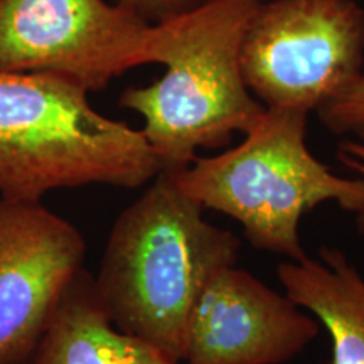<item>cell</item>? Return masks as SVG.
<instances>
[{
    "instance_id": "obj_13",
    "label": "cell",
    "mask_w": 364,
    "mask_h": 364,
    "mask_svg": "<svg viewBox=\"0 0 364 364\" xmlns=\"http://www.w3.org/2000/svg\"><path fill=\"white\" fill-rule=\"evenodd\" d=\"M338 159L354 176L364 177V134L341 140L338 145ZM353 216L358 233L364 236V209Z\"/></svg>"
},
{
    "instance_id": "obj_12",
    "label": "cell",
    "mask_w": 364,
    "mask_h": 364,
    "mask_svg": "<svg viewBox=\"0 0 364 364\" xmlns=\"http://www.w3.org/2000/svg\"><path fill=\"white\" fill-rule=\"evenodd\" d=\"M201 2L203 0H117V4L129 9L149 24L188 12Z\"/></svg>"
},
{
    "instance_id": "obj_2",
    "label": "cell",
    "mask_w": 364,
    "mask_h": 364,
    "mask_svg": "<svg viewBox=\"0 0 364 364\" xmlns=\"http://www.w3.org/2000/svg\"><path fill=\"white\" fill-rule=\"evenodd\" d=\"M263 0H203L191 11L150 24L145 65L166 66L149 86H130L118 105L139 113L161 171L181 172L201 149H226L247 135L265 107L241 71V44Z\"/></svg>"
},
{
    "instance_id": "obj_11",
    "label": "cell",
    "mask_w": 364,
    "mask_h": 364,
    "mask_svg": "<svg viewBox=\"0 0 364 364\" xmlns=\"http://www.w3.org/2000/svg\"><path fill=\"white\" fill-rule=\"evenodd\" d=\"M318 120L334 135L364 134V70L359 80L341 97L317 110Z\"/></svg>"
},
{
    "instance_id": "obj_8",
    "label": "cell",
    "mask_w": 364,
    "mask_h": 364,
    "mask_svg": "<svg viewBox=\"0 0 364 364\" xmlns=\"http://www.w3.org/2000/svg\"><path fill=\"white\" fill-rule=\"evenodd\" d=\"M318 334L321 324L292 299L231 265L196 300L181 364H285Z\"/></svg>"
},
{
    "instance_id": "obj_6",
    "label": "cell",
    "mask_w": 364,
    "mask_h": 364,
    "mask_svg": "<svg viewBox=\"0 0 364 364\" xmlns=\"http://www.w3.org/2000/svg\"><path fill=\"white\" fill-rule=\"evenodd\" d=\"M149 29L107 0H0V73H49L100 91L145 65Z\"/></svg>"
},
{
    "instance_id": "obj_3",
    "label": "cell",
    "mask_w": 364,
    "mask_h": 364,
    "mask_svg": "<svg viewBox=\"0 0 364 364\" xmlns=\"http://www.w3.org/2000/svg\"><path fill=\"white\" fill-rule=\"evenodd\" d=\"M159 172L142 132L98 113L85 86L49 73H0L2 198L41 203L91 184L139 189Z\"/></svg>"
},
{
    "instance_id": "obj_4",
    "label": "cell",
    "mask_w": 364,
    "mask_h": 364,
    "mask_svg": "<svg viewBox=\"0 0 364 364\" xmlns=\"http://www.w3.org/2000/svg\"><path fill=\"white\" fill-rule=\"evenodd\" d=\"M307 117L295 108H265L243 142L174 172L177 188L204 211L238 221L253 248L304 260L300 221L307 213L326 203L351 215L364 209V177L334 174L314 156Z\"/></svg>"
},
{
    "instance_id": "obj_9",
    "label": "cell",
    "mask_w": 364,
    "mask_h": 364,
    "mask_svg": "<svg viewBox=\"0 0 364 364\" xmlns=\"http://www.w3.org/2000/svg\"><path fill=\"white\" fill-rule=\"evenodd\" d=\"M284 294L324 327L331 364H364V277L343 250L277 267Z\"/></svg>"
},
{
    "instance_id": "obj_10",
    "label": "cell",
    "mask_w": 364,
    "mask_h": 364,
    "mask_svg": "<svg viewBox=\"0 0 364 364\" xmlns=\"http://www.w3.org/2000/svg\"><path fill=\"white\" fill-rule=\"evenodd\" d=\"M27 364H181L112 324L100 306L93 275L73 279L43 341Z\"/></svg>"
},
{
    "instance_id": "obj_7",
    "label": "cell",
    "mask_w": 364,
    "mask_h": 364,
    "mask_svg": "<svg viewBox=\"0 0 364 364\" xmlns=\"http://www.w3.org/2000/svg\"><path fill=\"white\" fill-rule=\"evenodd\" d=\"M85 258L71 221L43 203L0 196V364L33 358Z\"/></svg>"
},
{
    "instance_id": "obj_1",
    "label": "cell",
    "mask_w": 364,
    "mask_h": 364,
    "mask_svg": "<svg viewBox=\"0 0 364 364\" xmlns=\"http://www.w3.org/2000/svg\"><path fill=\"white\" fill-rule=\"evenodd\" d=\"M240 248L177 188L174 172L161 171L113 223L95 294L117 329L181 363L196 300L216 272L236 265Z\"/></svg>"
},
{
    "instance_id": "obj_5",
    "label": "cell",
    "mask_w": 364,
    "mask_h": 364,
    "mask_svg": "<svg viewBox=\"0 0 364 364\" xmlns=\"http://www.w3.org/2000/svg\"><path fill=\"white\" fill-rule=\"evenodd\" d=\"M364 70V9L356 0L262 2L241 44V71L265 108L321 110Z\"/></svg>"
}]
</instances>
